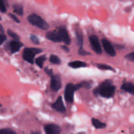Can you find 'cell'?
<instances>
[{
    "label": "cell",
    "mask_w": 134,
    "mask_h": 134,
    "mask_svg": "<svg viewBox=\"0 0 134 134\" xmlns=\"http://www.w3.org/2000/svg\"><path fill=\"white\" fill-rule=\"evenodd\" d=\"M116 90V87L113 85L110 80H106L102 82L99 86L96 88L94 90L95 95H100L106 98H109L114 95Z\"/></svg>",
    "instance_id": "1"
},
{
    "label": "cell",
    "mask_w": 134,
    "mask_h": 134,
    "mask_svg": "<svg viewBox=\"0 0 134 134\" xmlns=\"http://www.w3.org/2000/svg\"><path fill=\"white\" fill-rule=\"evenodd\" d=\"M81 88H82L81 83L77 84V85H73L72 83L68 84L65 86V92H64L65 101L69 103H73L75 92L79 89Z\"/></svg>",
    "instance_id": "2"
},
{
    "label": "cell",
    "mask_w": 134,
    "mask_h": 134,
    "mask_svg": "<svg viewBox=\"0 0 134 134\" xmlns=\"http://www.w3.org/2000/svg\"><path fill=\"white\" fill-rule=\"evenodd\" d=\"M27 20H28L29 22L31 23V24L37 26V27H39L42 30H47L49 27L48 23L37 14L34 13V14L29 15V16L27 17Z\"/></svg>",
    "instance_id": "3"
},
{
    "label": "cell",
    "mask_w": 134,
    "mask_h": 134,
    "mask_svg": "<svg viewBox=\"0 0 134 134\" xmlns=\"http://www.w3.org/2000/svg\"><path fill=\"white\" fill-rule=\"evenodd\" d=\"M42 50L37 48H26L23 52V58L30 64H33L34 62V57L36 54L41 53Z\"/></svg>",
    "instance_id": "4"
},
{
    "label": "cell",
    "mask_w": 134,
    "mask_h": 134,
    "mask_svg": "<svg viewBox=\"0 0 134 134\" xmlns=\"http://www.w3.org/2000/svg\"><path fill=\"white\" fill-rule=\"evenodd\" d=\"M62 86L61 79L60 77L58 75H54L51 77V90L54 92H58Z\"/></svg>",
    "instance_id": "5"
},
{
    "label": "cell",
    "mask_w": 134,
    "mask_h": 134,
    "mask_svg": "<svg viewBox=\"0 0 134 134\" xmlns=\"http://www.w3.org/2000/svg\"><path fill=\"white\" fill-rule=\"evenodd\" d=\"M90 39V44H91L92 48L95 51L96 53L97 54H102V49L101 47L98 38L96 35H91L89 38Z\"/></svg>",
    "instance_id": "6"
},
{
    "label": "cell",
    "mask_w": 134,
    "mask_h": 134,
    "mask_svg": "<svg viewBox=\"0 0 134 134\" xmlns=\"http://www.w3.org/2000/svg\"><path fill=\"white\" fill-rule=\"evenodd\" d=\"M57 32L59 36H60V39H61L62 41L65 43L66 44H70V38H69V34H68V31H67L65 27L61 26V27H58V30Z\"/></svg>",
    "instance_id": "7"
},
{
    "label": "cell",
    "mask_w": 134,
    "mask_h": 134,
    "mask_svg": "<svg viewBox=\"0 0 134 134\" xmlns=\"http://www.w3.org/2000/svg\"><path fill=\"white\" fill-rule=\"evenodd\" d=\"M102 44H103V48H104L105 52L109 55H110L111 56H115L116 55V52H115L113 46L108 40L105 39H102Z\"/></svg>",
    "instance_id": "8"
},
{
    "label": "cell",
    "mask_w": 134,
    "mask_h": 134,
    "mask_svg": "<svg viewBox=\"0 0 134 134\" xmlns=\"http://www.w3.org/2000/svg\"><path fill=\"white\" fill-rule=\"evenodd\" d=\"M44 131L47 134H60L61 129L56 124H49L44 126Z\"/></svg>",
    "instance_id": "9"
},
{
    "label": "cell",
    "mask_w": 134,
    "mask_h": 134,
    "mask_svg": "<svg viewBox=\"0 0 134 134\" xmlns=\"http://www.w3.org/2000/svg\"><path fill=\"white\" fill-rule=\"evenodd\" d=\"M52 107L58 112L64 113L65 111V107L63 103L62 98L61 96H59L57 100L52 104Z\"/></svg>",
    "instance_id": "10"
},
{
    "label": "cell",
    "mask_w": 134,
    "mask_h": 134,
    "mask_svg": "<svg viewBox=\"0 0 134 134\" xmlns=\"http://www.w3.org/2000/svg\"><path fill=\"white\" fill-rule=\"evenodd\" d=\"M22 47V43L20 41H18L16 40L12 41L9 44V48L12 53H15V52H18Z\"/></svg>",
    "instance_id": "11"
},
{
    "label": "cell",
    "mask_w": 134,
    "mask_h": 134,
    "mask_svg": "<svg viewBox=\"0 0 134 134\" xmlns=\"http://www.w3.org/2000/svg\"><path fill=\"white\" fill-rule=\"evenodd\" d=\"M46 37L48 40H51V41L55 42V43H60V42L62 41L58 34L56 31H50V32H48L47 35H46Z\"/></svg>",
    "instance_id": "12"
},
{
    "label": "cell",
    "mask_w": 134,
    "mask_h": 134,
    "mask_svg": "<svg viewBox=\"0 0 134 134\" xmlns=\"http://www.w3.org/2000/svg\"><path fill=\"white\" fill-rule=\"evenodd\" d=\"M75 35H76V39H77V43L80 47V48H82L83 46L84 43V38H83V34H82V31L81 29L77 28L75 30Z\"/></svg>",
    "instance_id": "13"
},
{
    "label": "cell",
    "mask_w": 134,
    "mask_h": 134,
    "mask_svg": "<svg viewBox=\"0 0 134 134\" xmlns=\"http://www.w3.org/2000/svg\"><path fill=\"white\" fill-rule=\"evenodd\" d=\"M121 89L127 92L134 94V85L131 82H126L123 84L121 86Z\"/></svg>",
    "instance_id": "14"
},
{
    "label": "cell",
    "mask_w": 134,
    "mask_h": 134,
    "mask_svg": "<svg viewBox=\"0 0 134 134\" xmlns=\"http://www.w3.org/2000/svg\"><path fill=\"white\" fill-rule=\"evenodd\" d=\"M68 65H69V66H70L71 68H74V69H77V68L86 67V65H87V64H86L85 62L73 61V62H69Z\"/></svg>",
    "instance_id": "15"
},
{
    "label": "cell",
    "mask_w": 134,
    "mask_h": 134,
    "mask_svg": "<svg viewBox=\"0 0 134 134\" xmlns=\"http://www.w3.org/2000/svg\"><path fill=\"white\" fill-rule=\"evenodd\" d=\"M92 123L93 126L97 129H102V128H105L106 127V124L105 123L102 122L98 119H92Z\"/></svg>",
    "instance_id": "16"
},
{
    "label": "cell",
    "mask_w": 134,
    "mask_h": 134,
    "mask_svg": "<svg viewBox=\"0 0 134 134\" xmlns=\"http://www.w3.org/2000/svg\"><path fill=\"white\" fill-rule=\"evenodd\" d=\"M46 59H47V58H46V56H44V55H43V56H41L35 59V64H37V66H39L40 68H43V64H44V62L46 60Z\"/></svg>",
    "instance_id": "17"
},
{
    "label": "cell",
    "mask_w": 134,
    "mask_h": 134,
    "mask_svg": "<svg viewBox=\"0 0 134 134\" xmlns=\"http://www.w3.org/2000/svg\"><path fill=\"white\" fill-rule=\"evenodd\" d=\"M14 12L15 13H16L18 15L22 16L24 13V9L22 6L20 5H14Z\"/></svg>",
    "instance_id": "18"
},
{
    "label": "cell",
    "mask_w": 134,
    "mask_h": 134,
    "mask_svg": "<svg viewBox=\"0 0 134 134\" xmlns=\"http://www.w3.org/2000/svg\"><path fill=\"white\" fill-rule=\"evenodd\" d=\"M50 62L53 64H61V60L59 58L58 56H56V55H51L50 56Z\"/></svg>",
    "instance_id": "19"
},
{
    "label": "cell",
    "mask_w": 134,
    "mask_h": 134,
    "mask_svg": "<svg viewBox=\"0 0 134 134\" xmlns=\"http://www.w3.org/2000/svg\"><path fill=\"white\" fill-rule=\"evenodd\" d=\"M98 68L99 69H102V70H111V71H113V68H112L111 66L108 65H106V64H98Z\"/></svg>",
    "instance_id": "20"
},
{
    "label": "cell",
    "mask_w": 134,
    "mask_h": 134,
    "mask_svg": "<svg viewBox=\"0 0 134 134\" xmlns=\"http://www.w3.org/2000/svg\"><path fill=\"white\" fill-rule=\"evenodd\" d=\"M0 134H17L15 132L9 128H4L0 130Z\"/></svg>",
    "instance_id": "21"
},
{
    "label": "cell",
    "mask_w": 134,
    "mask_h": 134,
    "mask_svg": "<svg viewBox=\"0 0 134 134\" xmlns=\"http://www.w3.org/2000/svg\"><path fill=\"white\" fill-rule=\"evenodd\" d=\"M7 34H8V35H9V36L11 37L12 38H13L14 40H16V41L19 40V39H20L19 36H18V35H17L16 34V33L13 32V31H11V30H8Z\"/></svg>",
    "instance_id": "22"
},
{
    "label": "cell",
    "mask_w": 134,
    "mask_h": 134,
    "mask_svg": "<svg viewBox=\"0 0 134 134\" xmlns=\"http://www.w3.org/2000/svg\"><path fill=\"white\" fill-rule=\"evenodd\" d=\"M30 39H31V41H32L33 43L35 44H39V43H39V39H38V37L35 35H30Z\"/></svg>",
    "instance_id": "23"
},
{
    "label": "cell",
    "mask_w": 134,
    "mask_h": 134,
    "mask_svg": "<svg viewBox=\"0 0 134 134\" xmlns=\"http://www.w3.org/2000/svg\"><path fill=\"white\" fill-rule=\"evenodd\" d=\"M7 11L6 7L4 4L3 0H0V12L1 13H5Z\"/></svg>",
    "instance_id": "24"
},
{
    "label": "cell",
    "mask_w": 134,
    "mask_h": 134,
    "mask_svg": "<svg viewBox=\"0 0 134 134\" xmlns=\"http://www.w3.org/2000/svg\"><path fill=\"white\" fill-rule=\"evenodd\" d=\"M125 58L127 60H130V61L131 62H134V52H131V53L128 54L127 55H126Z\"/></svg>",
    "instance_id": "25"
},
{
    "label": "cell",
    "mask_w": 134,
    "mask_h": 134,
    "mask_svg": "<svg viewBox=\"0 0 134 134\" xmlns=\"http://www.w3.org/2000/svg\"><path fill=\"white\" fill-rule=\"evenodd\" d=\"M79 54L82 55V56H85V55L90 54V53L88 52L87 51H85V50H84L82 48H79Z\"/></svg>",
    "instance_id": "26"
},
{
    "label": "cell",
    "mask_w": 134,
    "mask_h": 134,
    "mask_svg": "<svg viewBox=\"0 0 134 134\" xmlns=\"http://www.w3.org/2000/svg\"><path fill=\"white\" fill-rule=\"evenodd\" d=\"M81 85H82V87H85L86 88H90V86H91V83L89 82H88V81H86V82H81Z\"/></svg>",
    "instance_id": "27"
},
{
    "label": "cell",
    "mask_w": 134,
    "mask_h": 134,
    "mask_svg": "<svg viewBox=\"0 0 134 134\" xmlns=\"http://www.w3.org/2000/svg\"><path fill=\"white\" fill-rule=\"evenodd\" d=\"M6 39H7L6 36H5L4 34H0V45L2 44L3 43L5 42V41L6 40Z\"/></svg>",
    "instance_id": "28"
},
{
    "label": "cell",
    "mask_w": 134,
    "mask_h": 134,
    "mask_svg": "<svg viewBox=\"0 0 134 134\" xmlns=\"http://www.w3.org/2000/svg\"><path fill=\"white\" fill-rule=\"evenodd\" d=\"M9 16H10V18H11L14 21V22H17V23H20V20H18V18H17L15 15H14V14H11V13H10V14H9Z\"/></svg>",
    "instance_id": "29"
},
{
    "label": "cell",
    "mask_w": 134,
    "mask_h": 134,
    "mask_svg": "<svg viewBox=\"0 0 134 134\" xmlns=\"http://www.w3.org/2000/svg\"><path fill=\"white\" fill-rule=\"evenodd\" d=\"M44 70H45V72L47 73V74L48 75L51 76V77L53 76V72H52V69H49V68H46Z\"/></svg>",
    "instance_id": "30"
},
{
    "label": "cell",
    "mask_w": 134,
    "mask_h": 134,
    "mask_svg": "<svg viewBox=\"0 0 134 134\" xmlns=\"http://www.w3.org/2000/svg\"><path fill=\"white\" fill-rule=\"evenodd\" d=\"M62 48L63 50H64V51H65V52H69V48H68V47H67V46H62Z\"/></svg>",
    "instance_id": "31"
},
{
    "label": "cell",
    "mask_w": 134,
    "mask_h": 134,
    "mask_svg": "<svg viewBox=\"0 0 134 134\" xmlns=\"http://www.w3.org/2000/svg\"><path fill=\"white\" fill-rule=\"evenodd\" d=\"M0 31H1L2 34L4 32V29H3V26H1V24H0Z\"/></svg>",
    "instance_id": "32"
},
{
    "label": "cell",
    "mask_w": 134,
    "mask_h": 134,
    "mask_svg": "<svg viewBox=\"0 0 134 134\" xmlns=\"http://www.w3.org/2000/svg\"><path fill=\"white\" fill-rule=\"evenodd\" d=\"M31 134H41V133H38V132H34V133H32Z\"/></svg>",
    "instance_id": "33"
},
{
    "label": "cell",
    "mask_w": 134,
    "mask_h": 134,
    "mask_svg": "<svg viewBox=\"0 0 134 134\" xmlns=\"http://www.w3.org/2000/svg\"><path fill=\"white\" fill-rule=\"evenodd\" d=\"M79 134H85V133H82H82H79Z\"/></svg>",
    "instance_id": "34"
},
{
    "label": "cell",
    "mask_w": 134,
    "mask_h": 134,
    "mask_svg": "<svg viewBox=\"0 0 134 134\" xmlns=\"http://www.w3.org/2000/svg\"><path fill=\"white\" fill-rule=\"evenodd\" d=\"M1 20V16H0V20Z\"/></svg>",
    "instance_id": "35"
},
{
    "label": "cell",
    "mask_w": 134,
    "mask_h": 134,
    "mask_svg": "<svg viewBox=\"0 0 134 134\" xmlns=\"http://www.w3.org/2000/svg\"><path fill=\"white\" fill-rule=\"evenodd\" d=\"M1 107V104H0V107Z\"/></svg>",
    "instance_id": "36"
}]
</instances>
